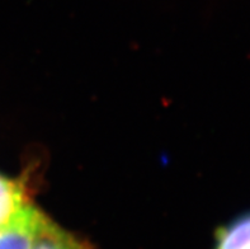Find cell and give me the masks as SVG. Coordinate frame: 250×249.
Wrapping results in <instances>:
<instances>
[{"label":"cell","instance_id":"cell-1","mask_svg":"<svg viewBox=\"0 0 250 249\" xmlns=\"http://www.w3.org/2000/svg\"><path fill=\"white\" fill-rule=\"evenodd\" d=\"M47 218L29 206L21 218L0 227V249H32Z\"/></svg>","mask_w":250,"mask_h":249},{"label":"cell","instance_id":"cell-2","mask_svg":"<svg viewBox=\"0 0 250 249\" xmlns=\"http://www.w3.org/2000/svg\"><path fill=\"white\" fill-rule=\"evenodd\" d=\"M29 206L22 183L0 176V227L18 220Z\"/></svg>","mask_w":250,"mask_h":249},{"label":"cell","instance_id":"cell-3","mask_svg":"<svg viewBox=\"0 0 250 249\" xmlns=\"http://www.w3.org/2000/svg\"><path fill=\"white\" fill-rule=\"evenodd\" d=\"M215 249H250V214L221 227L216 234Z\"/></svg>","mask_w":250,"mask_h":249},{"label":"cell","instance_id":"cell-4","mask_svg":"<svg viewBox=\"0 0 250 249\" xmlns=\"http://www.w3.org/2000/svg\"><path fill=\"white\" fill-rule=\"evenodd\" d=\"M32 249H83V247L47 219Z\"/></svg>","mask_w":250,"mask_h":249}]
</instances>
